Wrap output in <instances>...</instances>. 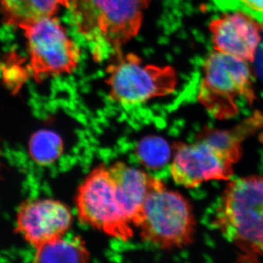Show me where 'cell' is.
I'll return each instance as SVG.
<instances>
[{"mask_svg":"<svg viewBox=\"0 0 263 263\" xmlns=\"http://www.w3.org/2000/svg\"><path fill=\"white\" fill-rule=\"evenodd\" d=\"M152 0H70L71 23L87 41L95 60L122 54L138 34Z\"/></svg>","mask_w":263,"mask_h":263,"instance_id":"6da1fadb","label":"cell"},{"mask_svg":"<svg viewBox=\"0 0 263 263\" xmlns=\"http://www.w3.org/2000/svg\"><path fill=\"white\" fill-rule=\"evenodd\" d=\"M249 124L233 130L205 129L193 143H176L171 166L175 183L195 188L212 180L229 181L233 165L241 156V142Z\"/></svg>","mask_w":263,"mask_h":263,"instance_id":"7a4b0ae2","label":"cell"},{"mask_svg":"<svg viewBox=\"0 0 263 263\" xmlns=\"http://www.w3.org/2000/svg\"><path fill=\"white\" fill-rule=\"evenodd\" d=\"M214 224L246 260L263 256V176L228 183L216 208Z\"/></svg>","mask_w":263,"mask_h":263,"instance_id":"3957f363","label":"cell"},{"mask_svg":"<svg viewBox=\"0 0 263 263\" xmlns=\"http://www.w3.org/2000/svg\"><path fill=\"white\" fill-rule=\"evenodd\" d=\"M197 100L212 117L229 119L252 105L254 77L248 62L216 51L205 58Z\"/></svg>","mask_w":263,"mask_h":263,"instance_id":"277c9868","label":"cell"},{"mask_svg":"<svg viewBox=\"0 0 263 263\" xmlns=\"http://www.w3.org/2000/svg\"><path fill=\"white\" fill-rule=\"evenodd\" d=\"M136 228L142 240L160 248H183L194 240L196 221L190 202L164 183L147 196Z\"/></svg>","mask_w":263,"mask_h":263,"instance_id":"5b68a950","label":"cell"},{"mask_svg":"<svg viewBox=\"0 0 263 263\" xmlns=\"http://www.w3.org/2000/svg\"><path fill=\"white\" fill-rule=\"evenodd\" d=\"M106 70L110 98L124 105H138L171 95L177 85V75L172 67L143 65L133 53L116 57Z\"/></svg>","mask_w":263,"mask_h":263,"instance_id":"8992f818","label":"cell"},{"mask_svg":"<svg viewBox=\"0 0 263 263\" xmlns=\"http://www.w3.org/2000/svg\"><path fill=\"white\" fill-rule=\"evenodd\" d=\"M79 219L105 234L127 241L133 236L132 223L123 211L108 167L93 170L78 190Z\"/></svg>","mask_w":263,"mask_h":263,"instance_id":"52a82bcc","label":"cell"},{"mask_svg":"<svg viewBox=\"0 0 263 263\" xmlns=\"http://www.w3.org/2000/svg\"><path fill=\"white\" fill-rule=\"evenodd\" d=\"M20 29L27 40L29 67L35 80L71 73L77 67L80 48L57 17L41 19Z\"/></svg>","mask_w":263,"mask_h":263,"instance_id":"ba28073f","label":"cell"},{"mask_svg":"<svg viewBox=\"0 0 263 263\" xmlns=\"http://www.w3.org/2000/svg\"><path fill=\"white\" fill-rule=\"evenodd\" d=\"M70 209L51 199L24 202L17 214L16 230L37 249L65 235L72 223Z\"/></svg>","mask_w":263,"mask_h":263,"instance_id":"9c48e42d","label":"cell"},{"mask_svg":"<svg viewBox=\"0 0 263 263\" xmlns=\"http://www.w3.org/2000/svg\"><path fill=\"white\" fill-rule=\"evenodd\" d=\"M209 29L214 51L254 62L263 34V25L257 19L245 12L230 10L212 20Z\"/></svg>","mask_w":263,"mask_h":263,"instance_id":"30bf717a","label":"cell"},{"mask_svg":"<svg viewBox=\"0 0 263 263\" xmlns=\"http://www.w3.org/2000/svg\"><path fill=\"white\" fill-rule=\"evenodd\" d=\"M108 169L119 203L132 224L136 227L147 196L162 181L124 162H117Z\"/></svg>","mask_w":263,"mask_h":263,"instance_id":"8fae6325","label":"cell"},{"mask_svg":"<svg viewBox=\"0 0 263 263\" xmlns=\"http://www.w3.org/2000/svg\"><path fill=\"white\" fill-rule=\"evenodd\" d=\"M70 0H0L5 23L18 27L55 16L60 7L68 8Z\"/></svg>","mask_w":263,"mask_h":263,"instance_id":"7c38bea8","label":"cell"},{"mask_svg":"<svg viewBox=\"0 0 263 263\" xmlns=\"http://www.w3.org/2000/svg\"><path fill=\"white\" fill-rule=\"evenodd\" d=\"M36 249V262H87L90 253L79 236L65 235L48 242Z\"/></svg>","mask_w":263,"mask_h":263,"instance_id":"4fadbf2b","label":"cell"},{"mask_svg":"<svg viewBox=\"0 0 263 263\" xmlns=\"http://www.w3.org/2000/svg\"><path fill=\"white\" fill-rule=\"evenodd\" d=\"M61 137L51 130L34 133L29 141V154L33 160L42 165H48L58 160L63 152Z\"/></svg>","mask_w":263,"mask_h":263,"instance_id":"5bb4252c","label":"cell"},{"mask_svg":"<svg viewBox=\"0 0 263 263\" xmlns=\"http://www.w3.org/2000/svg\"><path fill=\"white\" fill-rule=\"evenodd\" d=\"M171 148L167 141L160 137H145L137 145L136 155L143 165L157 170L163 167L171 158Z\"/></svg>","mask_w":263,"mask_h":263,"instance_id":"9a60e30c","label":"cell"},{"mask_svg":"<svg viewBox=\"0 0 263 263\" xmlns=\"http://www.w3.org/2000/svg\"><path fill=\"white\" fill-rule=\"evenodd\" d=\"M221 9L239 10L263 21V0H214Z\"/></svg>","mask_w":263,"mask_h":263,"instance_id":"2e32d148","label":"cell"},{"mask_svg":"<svg viewBox=\"0 0 263 263\" xmlns=\"http://www.w3.org/2000/svg\"><path fill=\"white\" fill-rule=\"evenodd\" d=\"M254 62H255L257 75L263 80V39L259 44Z\"/></svg>","mask_w":263,"mask_h":263,"instance_id":"e0dca14e","label":"cell"}]
</instances>
